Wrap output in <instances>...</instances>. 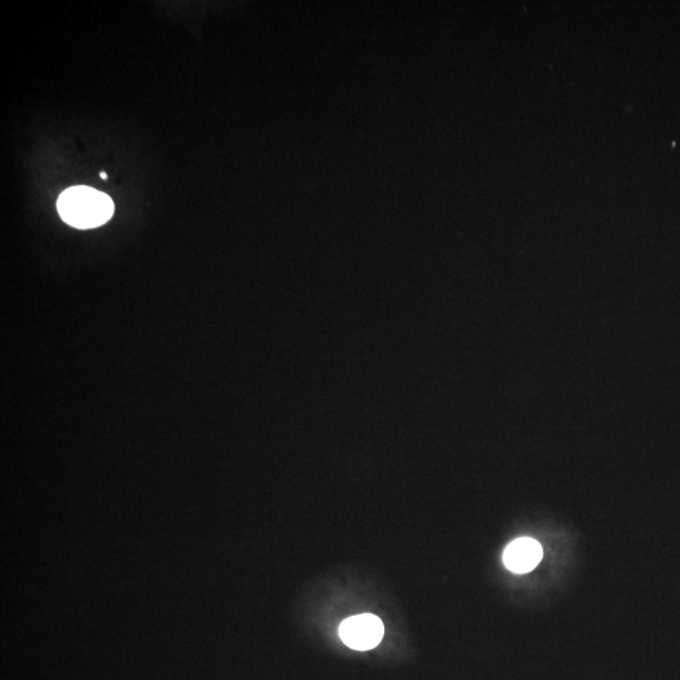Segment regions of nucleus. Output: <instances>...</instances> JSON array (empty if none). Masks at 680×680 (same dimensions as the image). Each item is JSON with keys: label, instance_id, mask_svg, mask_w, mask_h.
I'll list each match as a JSON object with an SVG mask.
<instances>
[{"label": "nucleus", "instance_id": "obj_4", "mask_svg": "<svg viewBox=\"0 0 680 680\" xmlns=\"http://www.w3.org/2000/svg\"><path fill=\"white\" fill-rule=\"evenodd\" d=\"M101 178H102V179H108V174L101 173Z\"/></svg>", "mask_w": 680, "mask_h": 680}, {"label": "nucleus", "instance_id": "obj_3", "mask_svg": "<svg viewBox=\"0 0 680 680\" xmlns=\"http://www.w3.org/2000/svg\"><path fill=\"white\" fill-rule=\"evenodd\" d=\"M543 558L541 545L532 538L516 539L505 548L503 562L514 573H528L536 569Z\"/></svg>", "mask_w": 680, "mask_h": 680}, {"label": "nucleus", "instance_id": "obj_2", "mask_svg": "<svg viewBox=\"0 0 680 680\" xmlns=\"http://www.w3.org/2000/svg\"><path fill=\"white\" fill-rule=\"evenodd\" d=\"M385 634V626L379 616L361 614L344 620L339 626V636L347 647L366 651L376 648Z\"/></svg>", "mask_w": 680, "mask_h": 680}, {"label": "nucleus", "instance_id": "obj_1", "mask_svg": "<svg viewBox=\"0 0 680 680\" xmlns=\"http://www.w3.org/2000/svg\"><path fill=\"white\" fill-rule=\"evenodd\" d=\"M59 216L76 229H95L108 222L114 214V202L105 193L79 186L65 189L57 201Z\"/></svg>", "mask_w": 680, "mask_h": 680}]
</instances>
